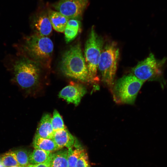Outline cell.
<instances>
[{
    "mask_svg": "<svg viewBox=\"0 0 167 167\" xmlns=\"http://www.w3.org/2000/svg\"><path fill=\"white\" fill-rule=\"evenodd\" d=\"M34 149L55 152L59 149L52 139L41 137L35 135L32 142Z\"/></svg>",
    "mask_w": 167,
    "mask_h": 167,
    "instance_id": "16",
    "label": "cell"
},
{
    "mask_svg": "<svg viewBox=\"0 0 167 167\" xmlns=\"http://www.w3.org/2000/svg\"><path fill=\"white\" fill-rule=\"evenodd\" d=\"M49 20L53 28L57 32H64L69 19L58 11L50 9L47 10Z\"/></svg>",
    "mask_w": 167,
    "mask_h": 167,
    "instance_id": "13",
    "label": "cell"
},
{
    "mask_svg": "<svg viewBox=\"0 0 167 167\" xmlns=\"http://www.w3.org/2000/svg\"><path fill=\"white\" fill-rule=\"evenodd\" d=\"M18 56L27 58L49 67L54 49L52 40L47 36L34 33L24 38L16 46Z\"/></svg>",
    "mask_w": 167,
    "mask_h": 167,
    "instance_id": "1",
    "label": "cell"
},
{
    "mask_svg": "<svg viewBox=\"0 0 167 167\" xmlns=\"http://www.w3.org/2000/svg\"><path fill=\"white\" fill-rule=\"evenodd\" d=\"M19 165L26 167L30 164L29 156L30 153L24 149H19L13 151Z\"/></svg>",
    "mask_w": 167,
    "mask_h": 167,
    "instance_id": "19",
    "label": "cell"
},
{
    "mask_svg": "<svg viewBox=\"0 0 167 167\" xmlns=\"http://www.w3.org/2000/svg\"><path fill=\"white\" fill-rule=\"evenodd\" d=\"M52 139L59 149L72 147L75 141V138L66 128L54 131Z\"/></svg>",
    "mask_w": 167,
    "mask_h": 167,
    "instance_id": "11",
    "label": "cell"
},
{
    "mask_svg": "<svg viewBox=\"0 0 167 167\" xmlns=\"http://www.w3.org/2000/svg\"><path fill=\"white\" fill-rule=\"evenodd\" d=\"M11 67L14 79L22 88L28 90L38 83L40 69L37 63L27 58L18 56Z\"/></svg>",
    "mask_w": 167,
    "mask_h": 167,
    "instance_id": "3",
    "label": "cell"
},
{
    "mask_svg": "<svg viewBox=\"0 0 167 167\" xmlns=\"http://www.w3.org/2000/svg\"><path fill=\"white\" fill-rule=\"evenodd\" d=\"M89 2V0H60L52 6L69 19L79 20L82 18Z\"/></svg>",
    "mask_w": 167,
    "mask_h": 167,
    "instance_id": "8",
    "label": "cell"
},
{
    "mask_svg": "<svg viewBox=\"0 0 167 167\" xmlns=\"http://www.w3.org/2000/svg\"><path fill=\"white\" fill-rule=\"evenodd\" d=\"M81 23L78 19H69L64 30L65 39L68 43L74 40L80 31Z\"/></svg>",
    "mask_w": 167,
    "mask_h": 167,
    "instance_id": "15",
    "label": "cell"
},
{
    "mask_svg": "<svg viewBox=\"0 0 167 167\" xmlns=\"http://www.w3.org/2000/svg\"><path fill=\"white\" fill-rule=\"evenodd\" d=\"M104 41L93 26L85 45L84 59L90 76L94 84L98 83V65L103 48Z\"/></svg>",
    "mask_w": 167,
    "mask_h": 167,
    "instance_id": "7",
    "label": "cell"
},
{
    "mask_svg": "<svg viewBox=\"0 0 167 167\" xmlns=\"http://www.w3.org/2000/svg\"><path fill=\"white\" fill-rule=\"evenodd\" d=\"M22 167V166H21L18 165H16V166H11V167Z\"/></svg>",
    "mask_w": 167,
    "mask_h": 167,
    "instance_id": "25",
    "label": "cell"
},
{
    "mask_svg": "<svg viewBox=\"0 0 167 167\" xmlns=\"http://www.w3.org/2000/svg\"><path fill=\"white\" fill-rule=\"evenodd\" d=\"M76 167H90L88 162V155L84 150L78 160Z\"/></svg>",
    "mask_w": 167,
    "mask_h": 167,
    "instance_id": "22",
    "label": "cell"
},
{
    "mask_svg": "<svg viewBox=\"0 0 167 167\" xmlns=\"http://www.w3.org/2000/svg\"><path fill=\"white\" fill-rule=\"evenodd\" d=\"M1 160L5 167L19 165L13 151H9L0 156Z\"/></svg>",
    "mask_w": 167,
    "mask_h": 167,
    "instance_id": "20",
    "label": "cell"
},
{
    "mask_svg": "<svg viewBox=\"0 0 167 167\" xmlns=\"http://www.w3.org/2000/svg\"><path fill=\"white\" fill-rule=\"evenodd\" d=\"M52 152L39 149H34L29 156V163L36 164L45 162Z\"/></svg>",
    "mask_w": 167,
    "mask_h": 167,
    "instance_id": "17",
    "label": "cell"
},
{
    "mask_svg": "<svg viewBox=\"0 0 167 167\" xmlns=\"http://www.w3.org/2000/svg\"><path fill=\"white\" fill-rule=\"evenodd\" d=\"M51 118L48 113L42 116L37 126L35 136L52 139L54 131L51 124Z\"/></svg>",
    "mask_w": 167,
    "mask_h": 167,
    "instance_id": "12",
    "label": "cell"
},
{
    "mask_svg": "<svg viewBox=\"0 0 167 167\" xmlns=\"http://www.w3.org/2000/svg\"><path fill=\"white\" fill-rule=\"evenodd\" d=\"M32 24L35 33L39 35L48 37L52 32V27L47 10L44 8H39L33 16Z\"/></svg>",
    "mask_w": 167,
    "mask_h": 167,
    "instance_id": "9",
    "label": "cell"
},
{
    "mask_svg": "<svg viewBox=\"0 0 167 167\" xmlns=\"http://www.w3.org/2000/svg\"><path fill=\"white\" fill-rule=\"evenodd\" d=\"M86 92V89L84 86L73 83L64 88L60 92L58 96L67 102L77 106Z\"/></svg>",
    "mask_w": 167,
    "mask_h": 167,
    "instance_id": "10",
    "label": "cell"
},
{
    "mask_svg": "<svg viewBox=\"0 0 167 167\" xmlns=\"http://www.w3.org/2000/svg\"><path fill=\"white\" fill-rule=\"evenodd\" d=\"M73 146L68 149V167H76L78 160L84 150L81 148L78 147L77 146L74 148Z\"/></svg>",
    "mask_w": 167,
    "mask_h": 167,
    "instance_id": "18",
    "label": "cell"
},
{
    "mask_svg": "<svg viewBox=\"0 0 167 167\" xmlns=\"http://www.w3.org/2000/svg\"><path fill=\"white\" fill-rule=\"evenodd\" d=\"M60 66L61 71L66 76L83 82L94 84L79 43L71 46L64 52Z\"/></svg>",
    "mask_w": 167,
    "mask_h": 167,
    "instance_id": "2",
    "label": "cell"
},
{
    "mask_svg": "<svg viewBox=\"0 0 167 167\" xmlns=\"http://www.w3.org/2000/svg\"><path fill=\"white\" fill-rule=\"evenodd\" d=\"M68 149L61 148L49 155L51 167H68Z\"/></svg>",
    "mask_w": 167,
    "mask_h": 167,
    "instance_id": "14",
    "label": "cell"
},
{
    "mask_svg": "<svg viewBox=\"0 0 167 167\" xmlns=\"http://www.w3.org/2000/svg\"><path fill=\"white\" fill-rule=\"evenodd\" d=\"M144 82L131 73L114 83L111 89L114 101L120 104H133Z\"/></svg>",
    "mask_w": 167,
    "mask_h": 167,
    "instance_id": "6",
    "label": "cell"
},
{
    "mask_svg": "<svg viewBox=\"0 0 167 167\" xmlns=\"http://www.w3.org/2000/svg\"><path fill=\"white\" fill-rule=\"evenodd\" d=\"M0 167H5L3 164L2 161L1 160V157L0 156Z\"/></svg>",
    "mask_w": 167,
    "mask_h": 167,
    "instance_id": "24",
    "label": "cell"
},
{
    "mask_svg": "<svg viewBox=\"0 0 167 167\" xmlns=\"http://www.w3.org/2000/svg\"><path fill=\"white\" fill-rule=\"evenodd\" d=\"M51 122L54 131L66 128L61 116L56 109L53 112Z\"/></svg>",
    "mask_w": 167,
    "mask_h": 167,
    "instance_id": "21",
    "label": "cell"
},
{
    "mask_svg": "<svg viewBox=\"0 0 167 167\" xmlns=\"http://www.w3.org/2000/svg\"><path fill=\"white\" fill-rule=\"evenodd\" d=\"M166 61L165 58L157 59L151 53L132 68L131 73L144 82L148 80L158 81L164 87L165 82L163 71Z\"/></svg>",
    "mask_w": 167,
    "mask_h": 167,
    "instance_id": "5",
    "label": "cell"
},
{
    "mask_svg": "<svg viewBox=\"0 0 167 167\" xmlns=\"http://www.w3.org/2000/svg\"><path fill=\"white\" fill-rule=\"evenodd\" d=\"M119 56V49L116 43L112 42L103 48L99 59L98 70L102 82L110 90L115 83Z\"/></svg>",
    "mask_w": 167,
    "mask_h": 167,
    "instance_id": "4",
    "label": "cell"
},
{
    "mask_svg": "<svg viewBox=\"0 0 167 167\" xmlns=\"http://www.w3.org/2000/svg\"><path fill=\"white\" fill-rule=\"evenodd\" d=\"M26 167H51L49 156L46 161L43 163L36 164H30Z\"/></svg>",
    "mask_w": 167,
    "mask_h": 167,
    "instance_id": "23",
    "label": "cell"
}]
</instances>
